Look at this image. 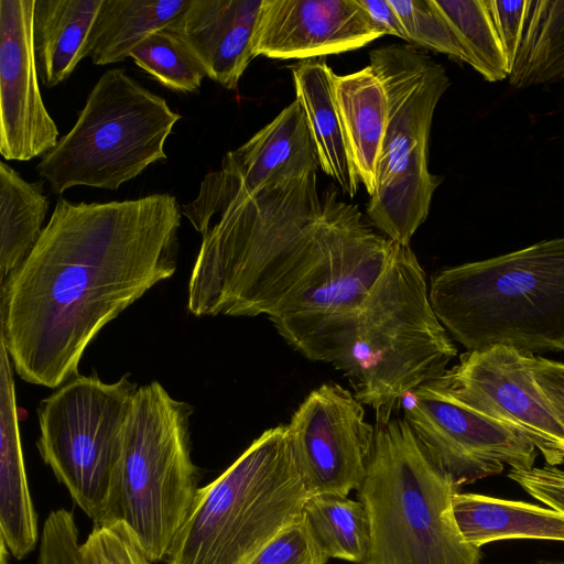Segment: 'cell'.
Returning a JSON list of instances; mask_svg holds the SVG:
<instances>
[{"mask_svg": "<svg viewBox=\"0 0 564 564\" xmlns=\"http://www.w3.org/2000/svg\"><path fill=\"white\" fill-rule=\"evenodd\" d=\"M80 545L73 533L46 538L40 544L36 564H84Z\"/></svg>", "mask_w": 564, "mask_h": 564, "instance_id": "obj_35", "label": "cell"}, {"mask_svg": "<svg viewBox=\"0 0 564 564\" xmlns=\"http://www.w3.org/2000/svg\"><path fill=\"white\" fill-rule=\"evenodd\" d=\"M405 419L377 424L367 474L357 490L370 541L360 564H480L453 514L457 491Z\"/></svg>", "mask_w": 564, "mask_h": 564, "instance_id": "obj_5", "label": "cell"}, {"mask_svg": "<svg viewBox=\"0 0 564 564\" xmlns=\"http://www.w3.org/2000/svg\"><path fill=\"white\" fill-rule=\"evenodd\" d=\"M292 73L296 99L304 109L319 167L352 198L360 181L335 100V74L324 57L304 59Z\"/></svg>", "mask_w": 564, "mask_h": 564, "instance_id": "obj_20", "label": "cell"}, {"mask_svg": "<svg viewBox=\"0 0 564 564\" xmlns=\"http://www.w3.org/2000/svg\"><path fill=\"white\" fill-rule=\"evenodd\" d=\"M485 3L510 68L521 39L528 0H485Z\"/></svg>", "mask_w": 564, "mask_h": 564, "instance_id": "obj_33", "label": "cell"}, {"mask_svg": "<svg viewBox=\"0 0 564 564\" xmlns=\"http://www.w3.org/2000/svg\"><path fill=\"white\" fill-rule=\"evenodd\" d=\"M35 0H0V153L30 161L58 142L39 86L34 48Z\"/></svg>", "mask_w": 564, "mask_h": 564, "instance_id": "obj_15", "label": "cell"}, {"mask_svg": "<svg viewBox=\"0 0 564 564\" xmlns=\"http://www.w3.org/2000/svg\"><path fill=\"white\" fill-rule=\"evenodd\" d=\"M130 57L143 72L173 91H197L207 77L183 42L166 29L147 36L132 50Z\"/></svg>", "mask_w": 564, "mask_h": 564, "instance_id": "obj_28", "label": "cell"}, {"mask_svg": "<svg viewBox=\"0 0 564 564\" xmlns=\"http://www.w3.org/2000/svg\"><path fill=\"white\" fill-rule=\"evenodd\" d=\"M137 390L128 376L76 375L37 408L40 455L94 524L108 508Z\"/></svg>", "mask_w": 564, "mask_h": 564, "instance_id": "obj_10", "label": "cell"}, {"mask_svg": "<svg viewBox=\"0 0 564 564\" xmlns=\"http://www.w3.org/2000/svg\"><path fill=\"white\" fill-rule=\"evenodd\" d=\"M408 42L469 64L468 56L434 0H389Z\"/></svg>", "mask_w": 564, "mask_h": 564, "instance_id": "obj_29", "label": "cell"}, {"mask_svg": "<svg viewBox=\"0 0 564 564\" xmlns=\"http://www.w3.org/2000/svg\"><path fill=\"white\" fill-rule=\"evenodd\" d=\"M294 460L312 496L347 497L362 485L376 427L364 404L335 383L311 391L286 424Z\"/></svg>", "mask_w": 564, "mask_h": 564, "instance_id": "obj_13", "label": "cell"}, {"mask_svg": "<svg viewBox=\"0 0 564 564\" xmlns=\"http://www.w3.org/2000/svg\"><path fill=\"white\" fill-rule=\"evenodd\" d=\"M80 550L84 564H155L123 522L95 524Z\"/></svg>", "mask_w": 564, "mask_h": 564, "instance_id": "obj_31", "label": "cell"}, {"mask_svg": "<svg viewBox=\"0 0 564 564\" xmlns=\"http://www.w3.org/2000/svg\"><path fill=\"white\" fill-rule=\"evenodd\" d=\"M263 0H189L166 28L199 62L207 77L236 89L256 57L254 36Z\"/></svg>", "mask_w": 564, "mask_h": 564, "instance_id": "obj_17", "label": "cell"}, {"mask_svg": "<svg viewBox=\"0 0 564 564\" xmlns=\"http://www.w3.org/2000/svg\"><path fill=\"white\" fill-rule=\"evenodd\" d=\"M50 202L43 183L28 182L6 162L0 163V280L29 256L44 229Z\"/></svg>", "mask_w": 564, "mask_h": 564, "instance_id": "obj_24", "label": "cell"}, {"mask_svg": "<svg viewBox=\"0 0 564 564\" xmlns=\"http://www.w3.org/2000/svg\"><path fill=\"white\" fill-rule=\"evenodd\" d=\"M456 354L416 256L394 242L333 365L348 377L356 399L375 411L377 424H384L404 395L444 373Z\"/></svg>", "mask_w": 564, "mask_h": 564, "instance_id": "obj_4", "label": "cell"}, {"mask_svg": "<svg viewBox=\"0 0 564 564\" xmlns=\"http://www.w3.org/2000/svg\"><path fill=\"white\" fill-rule=\"evenodd\" d=\"M530 368L546 401L564 425V364L530 355Z\"/></svg>", "mask_w": 564, "mask_h": 564, "instance_id": "obj_34", "label": "cell"}, {"mask_svg": "<svg viewBox=\"0 0 564 564\" xmlns=\"http://www.w3.org/2000/svg\"><path fill=\"white\" fill-rule=\"evenodd\" d=\"M192 414L188 403L156 381L138 388L100 523L123 522L153 563L167 560L198 490L191 458Z\"/></svg>", "mask_w": 564, "mask_h": 564, "instance_id": "obj_7", "label": "cell"}, {"mask_svg": "<svg viewBox=\"0 0 564 564\" xmlns=\"http://www.w3.org/2000/svg\"><path fill=\"white\" fill-rule=\"evenodd\" d=\"M188 3L189 0H102L84 58L100 66L124 61L147 36L166 29Z\"/></svg>", "mask_w": 564, "mask_h": 564, "instance_id": "obj_23", "label": "cell"}, {"mask_svg": "<svg viewBox=\"0 0 564 564\" xmlns=\"http://www.w3.org/2000/svg\"><path fill=\"white\" fill-rule=\"evenodd\" d=\"M181 115L123 69L104 73L74 127L35 166L61 195L74 186L115 191L166 159L164 144Z\"/></svg>", "mask_w": 564, "mask_h": 564, "instance_id": "obj_9", "label": "cell"}, {"mask_svg": "<svg viewBox=\"0 0 564 564\" xmlns=\"http://www.w3.org/2000/svg\"><path fill=\"white\" fill-rule=\"evenodd\" d=\"M452 507L464 541L478 549L506 539L564 541V513L551 508L458 491Z\"/></svg>", "mask_w": 564, "mask_h": 564, "instance_id": "obj_21", "label": "cell"}, {"mask_svg": "<svg viewBox=\"0 0 564 564\" xmlns=\"http://www.w3.org/2000/svg\"><path fill=\"white\" fill-rule=\"evenodd\" d=\"M433 381L527 438L547 465L564 463V425L535 382L530 354L505 345L467 351Z\"/></svg>", "mask_w": 564, "mask_h": 564, "instance_id": "obj_12", "label": "cell"}, {"mask_svg": "<svg viewBox=\"0 0 564 564\" xmlns=\"http://www.w3.org/2000/svg\"><path fill=\"white\" fill-rule=\"evenodd\" d=\"M102 0H35L34 48L41 82L53 88L84 59V48Z\"/></svg>", "mask_w": 564, "mask_h": 564, "instance_id": "obj_22", "label": "cell"}, {"mask_svg": "<svg viewBox=\"0 0 564 564\" xmlns=\"http://www.w3.org/2000/svg\"><path fill=\"white\" fill-rule=\"evenodd\" d=\"M303 513L325 554L360 564L370 541L364 503L341 496L321 495L307 499Z\"/></svg>", "mask_w": 564, "mask_h": 564, "instance_id": "obj_26", "label": "cell"}, {"mask_svg": "<svg viewBox=\"0 0 564 564\" xmlns=\"http://www.w3.org/2000/svg\"><path fill=\"white\" fill-rule=\"evenodd\" d=\"M318 166L304 109L295 98L246 143L225 154L220 169L205 175L196 198L182 207V214L203 236L235 197L250 196Z\"/></svg>", "mask_w": 564, "mask_h": 564, "instance_id": "obj_14", "label": "cell"}, {"mask_svg": "<svg viewBox=\"0 0 564 564\" xmlns=\"http://www.w3.org/2000/svg\"><path fill=\"white\" fill-rule=\"evenodd\" d=\"M334 94L357 175L372 196L389 116L386 90L368 65L351 74H335Z\"/></svg>", "mask_w": 564, "mask_h": 564, "instance_id": "obj_19", "label": "cell"}, {"mask_svg": "<svg viewBox=\"0 0 564 564\" xmlns=\"http://www.w3.org/2000/svg\"><path fill=\"white\" fill-rule=\"evenodd\" d=\"M182 209L170 194L59 198L37 242L1 283V332L19 377L57 388L101 328L177 267Z\"/></svg>", "mask_w": 564, "mask_h": 564, "instance_id": "obj_2", "label": "cell"}, {"mask_svg": "<svg viewBox=\"0 0 564 564\" xmlns=\"http://www.w3.org/2000/svg\"><path fill=\"white\" fill-rule=\"evenodd\" d=\"M0 538L17 560L36 546L37 517L21 446L11 360L0 338Z\"/></svg>", "mask_w": 564, "mask_h": 564, "instance_id": "obj_18", "label": "cell"}, {"mask_svg": "<svg viewBox=\"0 0 564 564\" xmlns=\"http://www.w3.org/2000/svg\"><path fill=\"white\" fill-rule=\"evenodd\" d=\"M404 419L457 488L511 469L533 467L536 448L505 424L455 399L433 380L401 401Z\"/></svg>", "mask_w": 564, "mask_h": 564, "instance_id": "obj_11", "label": "cell"}, {"mask_svg": "<svg viewBox=\"0 0 564 564\" xmlns=\"http://www.w3.org/2000/svg\"><path fill=\"white\" fill-rule=\"evenodd\" d=\"M508 476L533 498L564 513V470L545 465L540 468L510 469Z\"/></svg>", "mask_w": 564, "mask_h": 564, "instance_id": "obj_32", "label": "cell"}, {"mask_svg": "<svg viewBox=\"0 0 564 564\" xmlns=\"http://www.w3.org/2000/svg\"><path fill=\"white\" fill-rule=\"evenodd\" d=\"M434 2L465 50L469 65L489 82L508 78V59L485 0Z\"/></svg>", "mask_w": 564, "mask_h": 564, "instance_id": "obj_27", "label": "cell"}, {"mask_svg": "<svg viewBox=\"0 0 564 564\" xmlns=\"http://www.w3.org/2000/svg\"><path fill=\"white\" fill-rule=\"evenodd\" d=\"M359 3L383 35H393L408 42L401 20L389 0H359Z\"/></svg>", "mask_w": 564, "mask_h": 564, "instance_id": "obj_36", "label": "cell"}, {"mask_svg": "<svg viewBox=\"0 0 564 564\" xmlns=\"http://www.w3.org/2000/svg\"><path fill=\"white\" fill-rule=\"evenodd\" d=\"M308 498L286 424L268 429L198 488L167 564H248L303 513Z\"/></svg>", "mask_w": 564, "mask_h": 564, "instance_id": "obj_6", "label": "cell"}, {"mask_svg": "<svg viewBox=\"0 0 564 564\" xmlns=\"http://www.w3.org/2000/svg\"><path fill=\"white\" fill-rule=\"evenodd\" d=\"M381 36L359 0H263L253 52L304 61L354 51Z\"/></svg>", "mask_w": 564, "mask_h": 564, "instance_id": "obj_16", "label": "cell"}, {"mask_svg": "<svg viewBox=\"0 0 564 564\" xmlns=\"http://www.w3.org/2000/svg\"><path fill=\"white\" fill-rule=\"evenodd\" d=\"M369 59L386 90L389 116L366 212L387 238L410 246L441 182L429 171V137L449 78L443 65L408 44L375 48Z\"/></svg>", "mask_w": 564, "mask_h": 564, "instance_id": "obj_8", "label": "cell"}, {"mask_svg": "<svg viewBox=\"0 0 564 564\" xmlns=\"http://www.w3.org/2000/svg\"><path fill=\"white\" fill-rule=\"evenodd\" d=\"M564 78V0H528L508 79L517 88Z\"/></svg>", "mask_w": 564, "mask_h": 564, "instance_id": "obj_25", "label": "cell"}, {"mask_svg": "<svg viewBox=\"0 0 564 564\" xmlns=\"http://www.w3.org/2000/svg\"><path fill=\"white\" fill-rule=\"evenodd\" d=\"M393 246L335 191L321 198L312 171L232 199L203 235L187 307L267 315L304 357L333 364Z\"/></svg>", "mask_w": 564, "mask_h": 564, "instance_id": "obj_1", "label": "cell"}, {"mask_svg": "<svg viewBox=\"0 0 564 564\" xmlns=\"http://www.w3.org/2000/svg\"><path fill=\"white\" fill-rule=\"evenodd\" d=\"M328 558L302 513L262 547L248 564H326Z\"/></svg>", "mask_w": 564, "mask_h": 564, "instance_id": "obj_30", "label": "cell"}, {"mask_svg": "<svg viewBox=\"0 0 564 564\" xmlns=\"http://www.w3.org/2000/svg\"><path fill=\"white\" fill-rule=\"evenodd\" d=\"M429 299L447 333L468 351L505 345L564 350V237L443 269Z\"/></svg>", "mask_w": 564, "mask_h": 564, "instance_id": "obj_3", "label": "cell"}]
</instances>
